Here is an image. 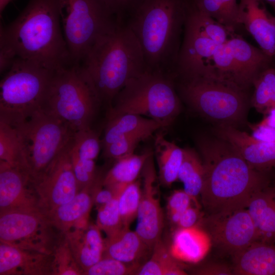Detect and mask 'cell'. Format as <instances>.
<instances>
[{
	"label": "cell",
	"instance_id": "10",
	"mask_svg": "<svg viewBox=\"0 0 275 275\" xmlns=\"http://www.w3.org/2000/svg\"><path fill=\"white\" fill-rule=\"evenodd\" d=\"M61 21L71 61L77 64L117 22L101 0H63Z\"/></svg>",
	"mask_w": 275,
	"mask_h": 275
},
{
	"label": "cell",
	"instance_id": "16",
	"mask_svg": "<svg viewBox=\"0 0 275 275\" xmlns=\"http://www.w3.org/2000/svg\"><path fill=\"white\" fill-rule=\"evenodd\" d=\"M39 199L28 171L0 161V211L38 210Z\"/></svg>",
	"mask_w": 275,
	"mask_h": 275
},
{
	"label": "cell",
	"instance_id": "33",
	"mask_svg": "<svg viewBox=\"0 0 275 275\" xmlns=\"http://www.w3.org/2000/svg\"><path fill=\"white\" fill-rule=\"evenodd\" d=\"M253 86L252 104L258 111L263 113L268 107L275 90V68L271 66L263 71Z\"/></svg>",
	"mask_w": 275,
	"mask_h": 275
},
{
	"label": "cell",
	"instance_id": "7",
	"mask_svg": "<svg viewBox=\"0 0 275 275\" xmlns=\"http://www.w3.org/2000/svg\"><path fill=\"white\" fill-rule=\"evenodd\" d=\"M54 72L16 58L1 81L0 120L16 125L42 107Z\"/></svg>",
	"mask_w": 275,
	"mask_h": 275
},
{
	"label": "cell",
	"instance_id": "20",
	"mask_svg": "<svg viewBox=\"0 0 275 275\" xmlns=\"http://www.w3.org/2000/svg\"><path fill=\"white\" fill-rule=\"evenodd\" d=\"M72 254L83 274L104 256V240L96 225L88 224L64 234Z\"/></svg>",
	"mask_w": 275,
	"mask_h": 275
},
{
	"label": "cell",
	"instance_id": "2",
	"mask_svg": "<svg viewBox=\"0 0 275 275\" xmlns=\"http://www.w3.org/2000/svg\"><path fill=\"white\" fill-rule=\"evenodd\" d=\"M63 0H29L11 22L1 26L0 46L16 58L56 71L72 62L62 31Z\"/></svg>",
	"mask_w": 275,
	"mask_h": 275
},
{
	"label": "cell",
	"instance_id": "4",
	"mask_svg": "<svg viewBox=\"0 0 275 275\" xmlns=\"http://www.w3.org/2000/svg\"><path fill=\"white\" fill-rule=\"evenodd\" d=\"M80 64L100 103L109 107L127 84L146 71L136 36L127 23L118 22Z\"/></svg>",
	"mask_w": 275,
	"mask_h": 275
},
{
	"label": "cell",
	"instance_id": "30",
	"mask_svg": "<svg viewBox=\"0 0 275 275\" xmlns=\"http://www.w3.org/2000/svg\"><path fill=\"white\" fill-rule=\"evenodd\" d=\"M170 254L161 239L154 245L151 255L140 268L138 275H186L187 273Z\"/></svg>",
	"mask_w": 275,
	"mask_h": 275
},
{
	"label": "cell",
	"instance_id": "3",
	"mask_svg": "<svg viewBox=\"0 0 275 275\" xmlns=\"http://www.w3.org/2000/svg\"><path fill=\"white\" fill-rule=\"evenodd\" d=\"M193 0H145L128 20L142 49L146 70L174 78Z\"/></svg>",
	"mask_w": 275,
	"mask_h": 275
},
{
	"label": "cell",
	"instance_id": "13",
	"mask_svg": "<svg viewBox=\"0 0 275 275\" xmlns=\"http://www.w3.org/2000/svg\"><path fill=\"white\" fill-rule=\"evenodd\" d=\"M198 225L209 234L212 245L232 258L258 240L256 227L247 208L206 214Z\"/></svg>",
	"mask_w": 275,
	"mask_h": 275
},
{
	"label": "cell",
	"instance_id": "14",
	"mask_svg": "<svg viewBox=\"0 0 275 275\" xmlns=\"http://www.w3.org/2000/svg\"><path fill=\"white\" fill-rule=\"evenodd\" d=\"M70 143L33 181L39 207L46 214L71 200L79 190L70 156Z\"/></svg>",
	"mask_w": 275,
	"mask_h": 275
},
{
	"label": "cell",
	"instance_id": "42",
	"mask_svg": "<svg viewBox=\"0 0 275 275\" xmlns=\"http://www.w3.org/2000/svg\"><path fill=\"white\" fill-rule=\"evenodd\" d=\"M195 273L199 275H233L232 267L221 263H210L196 269Z\"/></svg>",
	"mask_w": 275,
	"mask_h": 275
},
{
	"label": "cell",
	"instance_id": "31",
	"mask_svg": "<svg viewBox=\"0 0 275 275\" xmlns=\"http://www.w3.org/2000/svg\"><path fill=\"white\" fill-rule=\"evenodd\" d=\"M0 161L26 169L17 129L15 125L2 120H0Z\"/></svg>",
	"mask_w": 275,
	"mask_h": 275
},
{
	"label": "cell",
	"instance_id": "5",
	"mask_svg": "<svg viewBox=\"0 0 275 275\" xmlns=\"http://www.w3.org/2000/svg\"><path fill=\"white\" fill-rule=\"evenodd\" d=\"M100 104L81 64L72 63L54 72L42 108L76 132L91 127Z\"/></svg>",
	"mask_w": 275,
	"mask_h": 275
},
{
	"label": "cell",
	"instance_id": "36",
	"mask_svg": "<svg viewBox=\"0 0 275 275\" xmlns=\"http://www.w3.org/2000/svg\"><path fill=\"white\" fill-rule=\"evenodd\" d=\"M141 266L139 264H127L111 257L103 256L98 262L85 271L84 274H137Z\"/></svg>",
	"mask_w": 275,
	"mask_h": 275
},
{
	"label": "cell",
	"instance_id": "49",
	"mask_svg": "<svg viewBox=\"0 0 275 275\" xmlns=\"http://www.w3.org/2000/svg\"><path fill=\"white\" fill-rule=\"evenodd\" d=\"M274 168H275V167H274Z\"/></svg>",
	"mask_w": 275,
	"mask_h": 275
},
{
	"label": "cell",
	"instance_id": "47",
	"mask_svg": "<svg viewBox=\"0 0 275 275\" xmlns=\"http://www.w3.org/2000/svg\"><path fill=\"white\" fill-rule=\"evenodd\" d=\"M268 4L273 9L275 12V0H262Z\"/></svg>",
	"mask_w": 275,
	"mask_h": 275
},
{
	"label": "cell",
	"instance_id": "29",
	"mask_svg": "<svg viewBox=\"0 0 275 275\" xmlns=\"http://www.w3.org/2000/svg\"><path fill=\"white\" fill-rule=\"evenodd\" d=\"M184 149L183 159L178 179L183 184L184 190L191 198L195 205L200 207L198 201L204 181L205 169L202 159L193 149Z\"/></svg>",
	"mask_w": 275,
	"mask_h": 275
},
{
	"label": "cell",
	"instance_id": "40",
	"mask_svg": "<svg viewBox=\"0 0 275 275\" xmlns=\"http://www.w3.org/2000/svg\"><path fill=\"white\" fill-rule=\"evenodd\" d=\"M192 204L194 203L191 198L184 189L175 190L167 200V213L170 214L173 213H181L193 205Z\"/></svg>",
	"mask_w": 275,
	"mask_h": 275
},
{
	"label": "cell",
	"instance_id": "11",
	"mask_svg": "<svg viewBox=\"0 0 275 275\" xmlns=\"http://www.w3.org/2000/svg\"><path fill=\"white\" fill-rule=\"evenodd\" d=\"M273 60L239 36H232L218 46L207 67L206 74L229 81L246 91Z\"/></svg>",
	"mask_w": 275,
	"mask_h": 275
},
{
	"label": "cell",
	"instance_id": "28",
	"mask_svg": "<svg viewBox=\"0 0 275 275\" xmlns=\"http://www.w3.org/2000/svg\"><path fill=\"white\" fill-rule=\"evenodd\" d=\"M153 154L147 150L141 154L133 153L116 160L113 167L103 178L104 186L118 193L127 185L136 180L144 166Z\"/></svg>",
	"mask_w": 275,
	"mask_h": 275
},
{
	"label": "cell",
	"instance_id": "24",
	"mask_svg": "<svg viewBox=\"0 0 275 275\" xmlns=\"http://www.w3.org/2000/svg\"><path fill=\"white\" fill-rule=\"evenodd\" d=\"M236 275H275V244L255 241L233 258Z\"/></svg>",
	"mask_w": 275,
	"mask_h": 275
},
{
	"label": "cell",
	"instance_id": "25",
	"mask_svg": "<svg viewBox=\"0 0 275 275\" xmlns=\"http://www.w3.org/2000/svg\"><path fill=\"white\" fill-rule=\"evenodd\" d=\"M246 208L256 227L258 241L275 244V186L256 192Z\"/></svg>",
	"mask_w": 275,
	"mask_h": 275
},
{
	"label": "cell",
	"instance_id": "39",
	"mask_svg": "<svg viewBox=\"0 0 275 275\" xmlns=\"http://www.w3.org/2000/svg\"><path fill=\"white\" fill-rule=\"evenodd\" d=\"M116 20L126 23L145 0H101Z\"/></svg>",
	"mask_w": 275,
	"mask_h": 275
},
{
	"label": "cell",
	"instance_id": "48",
	"mask_svg": "<svg viewBox=\"0 0 275 275\" xmlns=\"http://www.w3.org/2000/svg\"><path fill=\"white\" fill-rule=\"evenodd\" d=\"M273 19L275 24V17L273 16Z\"/></svg>",
	"mask_w": 275,
	"mask_h": 275
},
{
	"label": "cell",
	"instance_id": "43",
	"mask_svg": "<svg viewBox=\"0 0 275 275\" xmlns=\"http://www.w3.org/2000/svg\"><path fill=\"white\" fill-rule=\"evenodd\" d=\"M251 135L259 141L275 143V128L259 122L251 126Z\"/></svg>",
	"mask_w": 275,
	"mask_h": 275
},
{
	"label": "cell",
	"instance_id": "17",
	"mask_svg": "<svg viewBox=\"0 0 275 275\" xmlns=\"http://www.w3.org/2000/svg\"><path fill=\"white\" fill-rule=\"evenodd\" d=\"M262 0H239L238 25H243L259 48L275 59V24Z\"/></svg>",
	"mask_w": 275,
	"mask_h": 275
},
{
	"label": "cell",
	"instance_id": "19",
	"mask_svg": "<svg viewBox=\"0 0 275 275\" xmlns=\"http://www.w3.org/2000/svg\"><path fill=\"white\" fill-rule=\"evenodd\" d=\"M53 254L24 250L1 242L0 275L53 274Z\"/></svg>",
	"mask_w": 275,
	"mask_h": 275
},
{
	"label": "cell",
	"instance_id": "32",
	"mask_svg": "<svg viewBox=\"0 0 275 275\" xmlns=\"http://www.w3.org/2000/svg\"><path fill=\"white\" fill-rule=\"evenodd\" d=\"M142 195V187L139 181L124 187L118 194V204L122 221L124 227H129L136 218Z\"/></svg>",
	"mask_w": 275,
	"mask_h": 275
},
{
	"label": "cell",
	"instance_id": "27",
	"mask_svg": "<svg viewBox=\"0 0 275 275\" xmlns=\"http://www.w3.org/2000/svg\"><path fill=\"white\" fill-rule=\"evenodd\" d=\"M154 147L160 182L164 186H170L178 179L184 149L168 140L161 133L156 134Z\"/></svg>",
	"mask_w": 275,
	"mask_h": 275
},
{
	"label": "cell",
	"instance_id": "12",
	"mask_svg": "<svg viewBox=\"0 0 275 275\" xmlns=\"http://www.w3.org/2000/svg\"><path fill=\"white\" fill-rule=\"evenodd\" d=\"M54 229L47 215L40 209L1 212V242L20 249L52 254L61 239Z\"/></svg>",
	"mask_w": 275,
	"mask_h": 275
},
{
	"label": "cell",
	"instance_id": "37",
	"mask_svg": "<svg viewBox=\"0 0 275 275\" xmlns=\"http://www.w3.org/2000/svg\"><path fill=\"white\" fill-rule=\"evenodd\" d=\"M199 11L213 18L234 32L236 28L230 19L220 0H193Z\"/></svg>",
	"mask_w": 275,
	"mask_h": 275
},
{
	"label": "cell",
	"instance_id": "1",
	"mask_svg": "<svg viewBox=\"0 0 275 275\" xmlns=\"http://www.w3.org/2000/svg\"><path fill=\"white\" fill-rule=\"evenodd\" d=\"M198 146L205 169L200 197L206 214L246 208L253 195L269 184L266 171L251 167L222 138H202Z\"/></svg>",
	"mask_w": 275,
	"mask_h": 275
},
{
	"label": "cell",
	"instance_id": "46",
	"mask_svg": "<svg viewBox=\"0 0 275 275\" xmlns=\"http://www.w3.org/2000/svg\"><path fill=\"white\" fill-rule=\"evenodd\" d=\"M12 0H0V12L2 13L8 4Z\"/></svg>",
	"mask_w": 275,
	"mask_h": 275
},
{
	"label": "cell",
	"instance_id": "45",
	"mask_svg": "<svg viewBox=\"0 0 275 275\" xmlns=\"http://www.w3.org/2000/svg\"><path fill=\"white\" fill-rule=\"evenodd\" d=\"M263 113L265 116L260 123L275 128V106L268 108Z\"/></svg>",
	"mask_w": 275,
	"mask_h": 275
},
{
	"label": "cell",
	"instance_id": "15",
	"mask_svg": "<svg viewBox=\"0 0 275 275\" xmlns=\"http://www.w3.org/2000/svg\"><path fill=\"white\" fill-rule=\"evenodd\" d=\"M143 182L136 216L135 232L153 249L161 239L163 215L156 185L157 175L153 154L146 161L142 171Z\"/></svg>",
	"mask_w": 275,
	"mask_h": 275
},
{
	"label": "cell",
	"instance_id": "41",
	"mask_svg": "<svg viewBox=\"0 0 275 275\" xmlns=\"http://www.w3.org/2000/svg\"><path fill=\"white\" fill-rule=\"evenodd\" d=\"M200 208L196 205H191L182 212L175 225L176 229L189 228L198 225L204 215Z\"/></svg>",
	"mask_w": 275,
	"mask_h": 275
},
{
	"label": "cell",
	"instance_id": "18",
	"mask_svg": "<svg viewBox=\"0 0 275 275\" xmlns=\"http://www.w3.org/2000/svg\"><path fill=\"white\" fill-rule=\"evenodd\" d=\"M219 138L229 143L253 168L267 171L275 167V143L262 142L232 126L219 125Z\"/></svg>",
	"mask_w": 275,
	"mask_h": 275
},
{
	"label": "cell",
	"instance_id": "6",
	"mask_svg": "<svg viewBox=\"0 0 275 275\" xmlns=\"http://www.w3.org/2000/svg\"><path fill=\"white\" fill-rule=\"evenodd\" d=\"M175 88L174 78L146 70L131 79L116 96L108 118L135 114L168 126L181 108Z\"/></svg>",
	"mask_w": 275,
	"mask_h": 275
},
{
	"label": "cell",
	"instance_id": "9",
	"mask_svg": "<svg viewBox=\"0 0 275 275\" xmlns=\"http://www.w3.org/2000/svg\"><path fill=\"white\" fill-rule=\"evenodd\" d=\"M178 84L184 99L208 119L232 126L243 119L246 93L235 85L211 75L180 78Z\"/></svg>",
	"mask_w": 275,
	"mask_h": 275
},
{
	"label": "cell",
	"instance_id": "22",
	"mask_svg": "<svg viewBox=\"0 0 275 275\" xmlns=\"http://www.w3.org/2000/svg\"><path fill=\"white\" fill-rule=\"evenodd\" d=\"M212 246L207 232L200 225L178 228L174 232L169 251L177 261L197 263L204 259Z\"/></svg>",
	"mask_w": 275,
	"mask_h": 275
},
{
	"label": "cell",
	"instance_id": "23",
	"mask_svg": "<svg viewBox=\"0 0 275 275\" xmlns=\"http://www.w3.org/2000/svg\"><path fill=\"white\" fill-rule=\"evenodd\" d=\"M152 250L129 227H123L104 240V256L127 264L142 265Z\"/></svg>",
	"mask_w": 275,
	"mask_h": 275
},
{
	"label": "cell",
	"instance_id": "8",
	"mask_svg": "<svg viewBox=\"0 0 275 275\" xmlns=\"http://www.w3.org/2000/svg\"><path fill=\"white\" fill-rule=\"evenodd\" d=\"M13 125L17 129L24 164L33 182L68 146L75 132L42 107Z\"/></svg>",
	"mask_w": 275,
	"mask_h": 275
},
{
	"label": "cell",
	"instance_id": "35",
	"mask_svg": "<svg viewBox=\"0 0 275 275\" xmlns=\"http://www.w3.org/2000/svg\"><path fill=\"white\" fill-rule=\"evenodd\" d=\"M118 194L109 203L98 208L96 225L105 233L106 236L124 227L119 208Z\"/></svg>",
	"mask_w": 275,
	"mask_h": 275
},
{
	"label": "cell",
	"instance_id": "26",
	"mask_svg": "<svg viewBox=\"0 0 275 275\" xmlns=\"http://www.w3.org/2000/svg\"><path fill=\"white\" fill-rule=\"evenodd\" d=\"M161 128L162 125L157 121L135 114H126L108 118L101 143L104 147L129 136H141L146 139Z\"/></svg>",
	"mask_w": 275,
	"mask_h": 275
},
{
	"label": "cell",
	"instance_id": "21",
	"mask_svg": "<svg viewBox=\"0 0 275 275\" xmlns=\"http://www.w3.org/2000/svg\"><path fill=\"white\" fill-rule=\"evenodd\" d=\"M95 180L92 183L80 189L71 200L46 213L58 231L65 234L73 228L89 224L88 217L94 204Z\"/></svg>",
	"mask_w": 275,
	"mask_h": 275
},
{
	"label": "cell",
	"instance_id": "34",
	"mask_svg": "<svg viewBox=\"0 0 275 275\" xmlns=\"http://www.w3.org/2000/svg\"><path fill=\"white\" fill-rule=\"evenodd\" d=\"M53 273L57 275L83 274L75 261L64 236L61 238L53 253Z\"/></svg>",
	"mask_w": 275,
	"mask_h": 275
},
{
	"label": "cell",
	"instance_id": "38",
	"mask_svg": "<svg viewBox=\"0 0 275 275\" xmlns=\"http://www.w3.org/2000/svg\"><path fill=\"white\" fill-rule=\"evenodd\" d=\"M145 140L141 136H129L120 139L104 147V155L116 160L134 153L139 143Z\"/></svg>",
	"mask_w": 275,
	"mask_h": 275
},
{
	"label": "cell",
	"instance_id": "44",
	"mask_svg": "<svg viewBox=\"0 0 275 275\" xmlns=\"http://www.w3.org/2000/svg\"><path fill=\"white\" fill-rule=\"evenodd\" d=\"M230 19L237 28L238 3L237 0H220Z\"/></svg>",
	"mask_w": 275,
	"mask_h": 275
}]
</instances>
